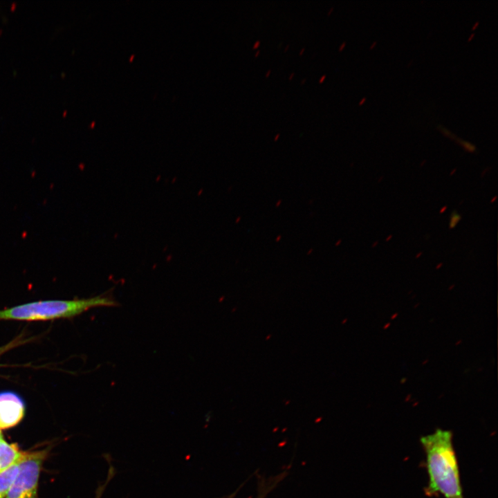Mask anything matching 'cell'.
<instances>
[{
  "instance_id": "ffe728a7",
  "label": "cell",
  "mask_w": 498,
  "mask_h": 498,
  "mask_svg": "<svg viewBox=\"0 0 498 498\" xmlns=\"http://www.w3.org/2000/svg\"><path fill=\"white\" fill-rule=\"evenodd\" d=\"M279 136H280V134H279V133H277V134L275 136L274 140H277L278 138H279Z\"/></svg>"
},
{
  "instance_id": "cb8c5ba5",
  "label": "cell",
  "mask_w": 498,
  "mask_h": 498,
  "mask_svg": "<svg viewBox=\"0 0 498 498\" xmlns=\"http://www.w3.org/2000/svg\"><path fill=\"white\" fill-rule=\"evenodd\" d=\"M289 48V44H287L284 48V51H286Z\"/></svg>"
},
{
  "instance_id": "52a82bcc",
  "label": "cell",
  "mask_w": 498,
  "mask_h": 498,
  "mask_svg": "<svg viewBox=\"0 0 498 498\" xmlns=\"http://www.w3.org/2000/svg\"><path fill=\"white\" fill-rule=\"evenodd\" d=\"M461 216L459 214H458L456 212H453L451 219H450V227L454 228L458 222L460 221Z\"/></svg>"
},
{
  "instance_id": "83f0119b",
  "label": "cell",
  "mask_w": 498,
  "mask_h": 498,
  "mask_svg": "<svg viewBox=\"0 0 498 498\" xmlns=\"http://www.w3.org/2000/svg\"><path fill=\"white\" fill-rule=\"evenodd\" d=\"M280 239V237H278L277 239H276L277 241H278Z\"/></svg>"
},
{
  "instance_id": "7c38bea8",
  "label": "cell",
  "mask_w": 498,
  "mask_h": 498,
  "mask_svg": "<svg viewBox=\"0 0 498 498\" xmlns=\"http://www.w3.org/2000/svg\"><path fill=\"white\" fill-rule=\"evenodd\" d=\"M326 77V75H324V74L322 75L319 78V82H320V83L323 82V81L325 80Z\"/></svg>"
},
{
  "instance_id": "2e32d148",
  "label": "cell",
  "mask_w": 498,
  "mask_h": 498,
  "mask_svg": "<svg viewBox=\"0 0 498 498\" xmlns=\"http://www.w3.org/2000/svg\"><path fill=\"white\" fill-rule=\"evenodd\" d=\"M6 347L0 348V354L2 353L3 352H4L6 351Z\"/></svg>"
},
{
  "instance_id": "d4e9b609",
  "label": "cell",
  "mask_w": 498,
  "mask_h": 498,
  "mask_svg": "<svg viewBox=\"0 0 498 498\" xmlns=\"http://www.w3.org/2000/svg\"><path fill=\"white\" fill-rule=\"evenodd\" d=\"M306 78H303V79L301 80V84H304V83L306 82Z\"/></svg>"
},
{
  "instance_id": "7a4b0ae2",
  "label": "cell",
  "mask_w": 498,
  "mask_h": 498,
  "mask_svg": "<svg viewBox=\"0 0 498 498\" xmlns=\"http://www.w3.org/2000/svg\"><path fill=\"white\" fill-rule=\"evenodd\" d=\"M118 306L119 304L107 295L73 300H43L0 310V320L44 321L68 318L92 308Z\"/></svg>"
},
{
  "instance_id": "6da1fadb",
  "label": "cell",
  "mask_w": 498,
  "mask_h": 498,
  "mask_svg": "<svg viewBox=\"0 0 498 498\" xmlns=\"http://www.w3.org/2000/svg\"><path fill=\"white\" fill-rule=\"evenodd\" d=\"M421 443L425 454L429 478L426 495L463 498L452 432L436 429L422 436Z\"/></svg>"
},
{
  "instance_id": "5b68a950",
  "label": "cell",
  "mask_w": 498,
  "mask_h": 498,
  "mask_svg": "<svg viewBox=\"0 0 498 498\" xmlns=\"http://www.w3.org/2000/svg\"><path fill=\"white\" fill-rule=\"evenodd\" d=\"M26 454L16 443L0 442V472L21 461Z\"/></svg>"
},
{
  "instance_id": "44dd1931",
  "label": "cell",
  "mask_w": 498,
  "mask_h": 498,
  "mask_svg": "<svg viewBox=\"0 0 498 498\" xmlns=\"http://www.w3.org/2000/svg\"><path fill=\"white\" fill-rule=\"evenodd\" d=\"M15 7H16V3H13L11 6V10H14Z\"/></svg>"
},
{
  "instance_id": "484cf974",
  "label": "cell",
  "mask_w": 498,
  "mask_h": 498,
  "mask_svg": "<svg viewBox=\"0 0 498 498\" xmlns=\"http://www.w3.org/2000/svg\"><path fill=\"white\" fill-rule=\"evenodd\" d=\"M474 36V33L472 34V35L469 37V41L471 39V38Z\"/></svg>"
},
{
  "instance_id": "9a60e30c",
  "label": "cell",
  "mask_w": 498,
  "mask_h": 498,
  "mask_svg": "<svg viewBox=\"0 0 498 498\" xmlns=\"http://www.w3.org/2000/svg\"><path fill=\"white\" fill-rule=\"evenodd\" d=\"M270 73H271V70H270V69H268V70L266 72L265 76H266V77H268L269 76V75L270 74Z\"/></svg>"
},
{
  "instance_id": "277c9868",
  "label": "cell",
  "mask_w": 498,
  "mask_h": 498,
  "mask_svg": "<svg viewBox=\"0 0 498 498\" xmlns=\"http://www.w3.org/2000/svg\"><path fill=\"white\" fill-rule=\"evenodd\" d=\"M24 403L18 394L0 392V430L17 425L24 418Z\"/></svg>"
},
{
  "instance_id": "4fadbf2b",
  "label": "cell",
  "mask_w": 498,
  "mask_h": 498,
  "mask_svg": "<svg viewBox=\"0 0 498 498\" xmlns=\"http://www.w3.org/2000/svg\"><path fill=\"white\" fill-rule=\"evenodd\" d=\"M345 45H346V42H342L340 44V46H339V50L341 51L344 48Z\"/></svg>"
},
{
  "instance_id": "ba28073f",
  "label": "cell",
  "mask_w": 498,
  "mask_h": 498,
  "mask_svg": "<svg viewBox=\"0 0 498 498\" xmlns=\"http://www.w3.org/2000/svg\"><path fill=\"white\" fill-rule=\"evenodd\" d=\"M458 142H460V144L470 151H474L475 150V147L468 142L462 140L461 139H458Z\"/></svg>"
},
{
  "instance_id": "603a6c76",
  "label": "cell",
  "mask_w": 498,
  "mask_h": 498,
  "mask_svg": "<svg viewBox=\"0 0 498 498\" xmlns=\"http://www.w3.org/2000/svg\"><path fill=\"white\" fill-rule=\"evenodd\" d=\"M259 53H260V50H257L256 51V53H255V57H257Z\"/></svg>"
},
{
  "instance_id": "30bf717a",
  "label": "cell",
  "mask_w": 498,
  "mask_h": 498,
  "mask_svg": "<svg viewBox=\"0 0 498 498\" xmlns=\"http://www.w3.org/2000/svg\"><path fill=\"white\" fill-rule=\"evenodd\" d=\"M106 485H107V483H105L104 486H103L102 487H100V488H99V491L97 492V497H96V498H100V497H101V495H102V492H103V489H104V486H106Z\"/></svg>"
},
{
  "instance_id": "8992f818",
  "label": "cell",
  "mask_w": 498,
  "mask_h": 498,
  "mask_svg": "<svg viewBox=\"0 0 498 498\" xmlns=\"http://www.w3.org/2000/svg\"><path fill=\"white\" fill-rule=\"evenodd\" d=\"M21 461L0 472V498H6L19 469Z\"/></svg>"
},
{
  "instance_id": "7402d4cb",
  "label": "cell",
  "mask_w": 498,
  "mask_h": 498,
  "mask_svg": "<svg viewBox=\"0 0 498 498\" xmlns=\"http://www.w3.org/2000/svg\"><path fill=\"white\" fill-rule=\"evenodd\" d=\"M3 439H3V435H2L1 432V430H0V442H1L2 440H3Z\"/></svg>"
},
{
  "instance_id": "9c48e42d",
  "label": "cell",
  "mask_w": 498,
  "mask_h": 498,
  "mask_svg": "<svg viewBox=\"0 0 498 498\" xmlns=\"http://www.w3.org/2000/svg\"><path fill=\"white\" fill-rule=\"evenodd\" d=\"M439 129L446 136H450L451 132L443 127L440 126Z\"/></svg>"
},
{
  "instance_id": "ac0fdd59",
  "label": "cell",
  "mask_w": 498,
  "mask_h": 498,
  "mask_svg": "<svg viewBox=\"0 0 498 498\" xmlns=\"http://www.w3.org/2000/svg\"><path fill=\"white\" fill-rule=\"evenodd\" d=\"M294 75H295V73H294V72H292V73L290 74L288 79H289V80H291V79L293 78V77L294 76Z\"/></svg>"
},
{
  "instance_id": "e0dca14e",
  "label": "cell",
  "mask_w": 498,
  "mask_h": 498,
  "mask_svg": "<svg viewBox=\"0 0 498 498\" xmlns=\"http://www.w3.org/2000/svg\"><path fill=\"white\" fill-rule=\"evenodd\" d=\"M305 50V48H302L299 52V55H301Z\"/></svg>"
},
{
  "instance_id": "5bb4252c",
  "label": "cell",
  "mask_w": 498,
  "mask_h": 498,
  "mask_svg": "<svg viewBox=\"0 0 498 498\" xmlns=\"http://www.w3.org/2000/svg\"><path fill=\"white\" fill-rule=\"evenodd\" d=\"M333 6L331 7L329 11L327 12V15H329L333 10Z\"/></svg>"
},
{
  "instance_id": "3957f363",
  "label": "cell",
  "mask_w": 498,
  "mask_h": 498,
  "mask_svg": "<svg viewBox=\"0 0 498 498\" xmlns=\"http://www.w3.org/2000/svg\"><path fill=\"white\" fill-rule=\"evenodd\" d=\"M46 455V450L26 452L6 498H37L39 474Z\"/></svg>"
},
{
  "instance_id": "4316f807",
  "label": "cell",
  "mask_w": 498,
  "mask_h": 498,
  "mask_svg": "<svg viewBox=\"0 0 498 498\" xmlns=\"http://www.w3.org/2000/svg\"><path fill=\"white\" fill-rule=\"evenodd\" d=\"M478 24H479V23H478V22H477V24H475V25L474 26V27H473V28H472V29H474V28H475V27H476V26H477L478 25Z\"/></svg>"
},
{
  "instance_id": "d6986e66",
  "label": "cell",
  "mask_w": 498,
  "mask_h": 498,
  "mask_svg": "<svg viewBox=\"0 0 498 498\" xmlns=\"http://www.w3.org/2000/svg\"><path fill=\"white\" fill-rule=\"evenodd\" d=\"M366 100V98H363L360 102L359 104H362Z\"/></svg>"
},
{
  "instance_id": "8fae6325",
  "label": "cell",
  "mask_w": 498,
  "mask_h": 498,
  "mask_svg": "<svg viewBox=\"0 0 498 498\" xmlns=\"http://www.w3.org/2000/svg\"><path fill=\"white\" fill-rule=\"evenodd\" d=\"M261 42L259 40H257L252 45V48L255 49L257 48L260 45Z\"/></svg>"
}]
</instances>
